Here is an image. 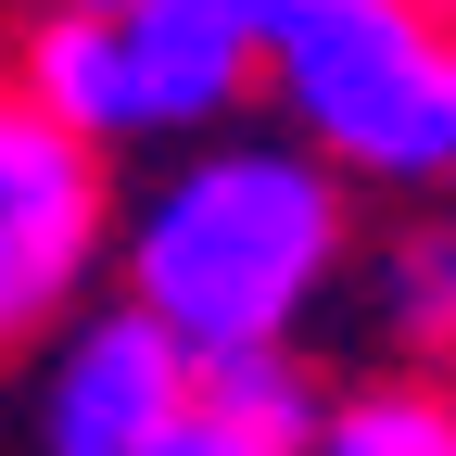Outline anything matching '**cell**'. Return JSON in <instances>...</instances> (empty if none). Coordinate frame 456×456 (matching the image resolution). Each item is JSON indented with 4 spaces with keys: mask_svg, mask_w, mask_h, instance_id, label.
Segmentation results:
<instances>
[{
    "mask_svg": "<svg viewBox=\"0 0 456 456\" xmlns=\"http://www.w3.org/2000/svg\"><path fill=\"white\" fill-rule=\"evenodd\" d=\"M317 444L330 456H456V368L444 355H380L368 380H330Z\"/></svg>",
    "mask_w": 456,
    "mask_h": 456,
    "instance_id": "cell-7",
    "label": "cell"
},
{
    "mask_svg": "<svg viewBox=\"0 0 456 456\" xmlns=\"http://www.w3.org/2000/svg\"><path fill=\"white\" fill-rule=\"evenodd\" d=\"M114 152L89 127H64L13 64H0V355H26V342L102 292L114 266Z\"/></svg>",
    "mask_w": 456,
    "mask_h": 456,
    "instance_id": "cell-4",
    "label": "cell"
},
{
    "mask_svg": "<svg viewBox=\"0 0 456 456\" xmlns=\"http://www.w3.org/2000/svg\"><path fill=\"white\" fill-rule=\"evenodd\" d=\"M254 102L355 191H456V13L431 0H254Z\"/></svg>",
    "mask_w": 456,
    "mask_h": 456,
    "instance_id": "cell-2",
    "label": "cell"
},
{
    "mask_svg": "<svg viewBox=\"0 0 456 456\" xmlns=\"http://www.w3.org/2000/svg\"><path fill=\"white\" fill-rule=\"evenodd\" d=\"M431 13H456V0H431Z\"/></svg>",
    "mask_w": 456,
    "mask_h": 456,
    "instance_id": "cell-10",
    "label": "cell"
},
{
    "mask_svg": "<svg viewBox=\"0 0 456 456\" xmlns=\"http://www.w3.org/2000/svg\"><path fill=\"white\" fill-rule=\"evenodd\" d=\"M114 292L165 317L191 355L228 342H305L355 279V178L292 127H191L178 165L114 203Z\"/></svg>",
    "mask_w": 456,
    "mask_h": 456,
    "instance_id": "cell-1",
    "label": "cell"
},
{
    "mask_svg": "<svg viewBox=\"0 0 456 456\" xmlns=\"http://www.w3.org/2000/svg\"><path fill=\"white\" fill-rule=\"evenodd\" d=\"M368 330L380 355H456V216L419 203V228H393L368 254Z\"/></svg>",
    "mask_w": 456,
    "mask_h": 456,
    "instance_id": "cell-8",
    "label": "cell"
},
{
    "mask_svg": "<svg viewBox=\"0 0 456 456\" xmlns=\"http://www.w3.org/2000/svg\"><path fill=\"white\" fill-rule=\"evenodd\" d=\"M0 64L102 152H152L254 102V0H26Z\"/></svg>",
    "mask_w": 456,
    "mask_h": 456,
    "instance_id": "cell-3",
    "label": "cell"
},
{
    "mask_svg": "<svg viewBox=\"0 0 456 456\" xmlns=\"http://www.w3.org/2000/svg\"><path fill=\"white\" fill-rule=\"evenodd\" d=\"M317 406H330V380L305 368V342L191 355V431H178V456H317Z\"/></svg>",
    "mask_w": 456,
    "mask_h": 456,
    "instance_id": "cell-6",
    "label": "cell"
},
{
    "mask_svg": "<svg viewBox=\"0 0 456 456\" xmlns=\"http://www.w3.org/2000/svg\"><path fill=\"white\" fill-rule=\"evenodd\" d=\"M38 342H51L38 444H64V456H178V431H191V342L165 317L102 292V305H64Z\"/></svg>",
    "mask_w": 456,
    "mask_h": 456,
    "instance_id": "cell-5",
    "label": "cell"
},
{
    "mask_svg": "<svg viewBox=\"0 0 456 456\" xmlns=\"http://www.w3.org/2000/svg\"><path fill=\"white\" fill-rule=\"evenodd\" d=\"M0 13H26V0H0Z\"/></svg>",
    "mask_w": 456,
    "mask_h": 456,
    "instance_id": "cell-9",
    "label": "cell"
}]
</instances>
